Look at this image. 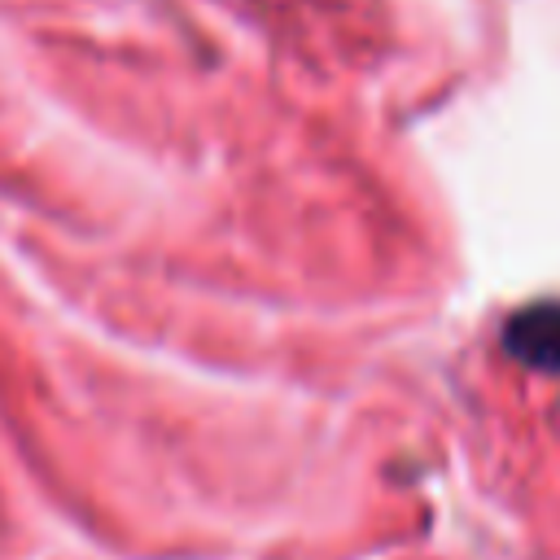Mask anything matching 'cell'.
I'll use <instances>...</instances> for the list:
<instances>
[{
    "label": "cell",
    "instance_id": "6da1fadb",
    "mask_svg": "<svg viewBox=\"0 0 560 560\" xmlns=\"http://www.w3.org/2000/svg\"><path fill=\"white\" fill-rule=\"evenodd\" d=\"M508 350L542 372H560V302H534L516 311L503 328Z\"/></svg>",
    "mask_w": 560,
    "mask_h": 560
}]
</instances>
